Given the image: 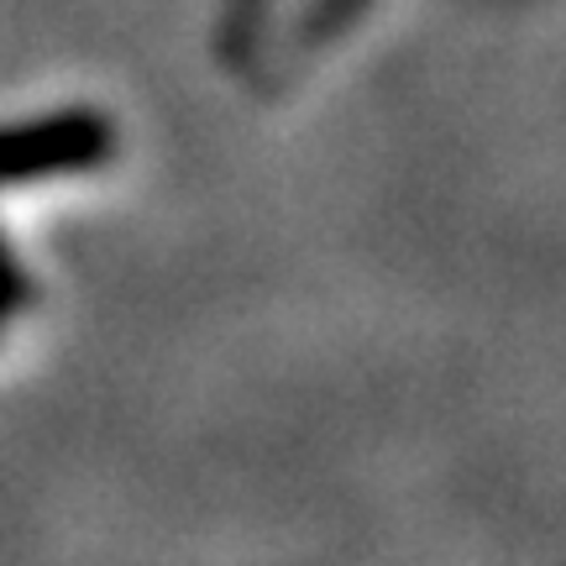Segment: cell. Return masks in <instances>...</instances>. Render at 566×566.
I'll return each instance as SVG.
<instances>
[{
  "label": "cell",
  "mask_w": 566,
  "mask_h": 566,
  "mask_svg": "<svg viewBox=\"0 0 566 566\" xmlns=\"http://www.w3.org/2000/svg\"><path fill=\"white\" fill-rule=\"evenodd\" d=\"M111 122L95 111H63L27 126H0V184L48 179V174H80L111 158Z\"/></svg>",
  "instance_id": "1"
},
{
  "label": "cell",
  "mask_w": 566,
  "mask_h": 566,
  "mask_svg": "<svg viewBox=\"0 0 566 566\" xmlns=\"http://www.w3.org/2000/svg\"><path fill=\"white\" fill-rule=\"evenodd\" d=\"M32 300V289L21 279V268L11 263V252L0 247V310H11V304H27Z\"/></svg>",
  "instance_id": "2"
}]
</instances>
